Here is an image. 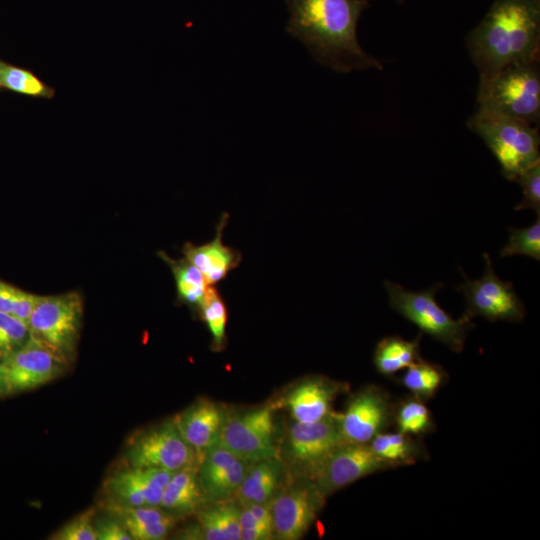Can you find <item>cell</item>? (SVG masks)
<instances>
[{"instance_id": "obj_1", "label": "cell", "mask_w": 540, "mask_h": 540, "mask_svg": "<svg viewBox=\"0 0 540 540\" xmlns=\"http://www.w3.org/2000/svg\"><path fill=\"white\" fill-rule=\"evenodd\" d=\"M286 32L298 39L320 64L340 73L382 70L357 38V24L368 0H285Z\"/></svg>"}, {"instance_id": "obj_2", "label": "cell", "mask_w": 540, "mask_h": 540, "mask_svg": "<svg viewBox=\"0 0 540 540\" xmlns=\"http://www.w3.org/2000/svg\"><path fill=\"white\" fill-rule=\"evenodd\" d=\"M466 43L479 73L477 93L504 68L539 61L540 0H494Z\"/></svg>"}, {"instance_id": "obj_3", "label": "cell", "mask_w": 540, "mask_h": 540, "mask_svg": "<svg viewBox=\"0 0 540 540\" xmlns=\"http://www.w3.org/2000/svg\"><path fill=\"white\" fill-rule=\"evenodd\" d=\"M476 133L497 159L502 175L509 181L540 162L538 127L483 108L468 119Z\"/></svg>"}, {"instance_id": "obj_4", "label": "cell", "mask_w": 540, "mask_h": 540, "mask_svg": "<svg viewBox=\"0 0 540 540\" xmlns=\"http://www.w3.org/2000/svg\"><path fill=\"white\" fill-rule=\"evenodd\" d=\"M384 286L394 311L452 351L463 350L467 333L474 324L462 316L454 319L438 305L435 296L442 284L418 292L390 281H385Z\"/></svg>"}, {"instance_id": "obj_5", "label": "cell", "mask_w": 540, "mask_h": 540, "mask_svg": "<svg viewBox=\"0 0 540 540\" xmlns=\"http://www.w3.org/2000/svg\"><path fill=\"white\" fill-rule=\"evenodd\" d=\"M478 108L494 111L532 126L540 121L539 61L510 65L477 93Z\"/></svg>"}, {"instance_id": "obj_6", "label": "cell", "mask_w": 540, "mask_h": 540, "mask_svg": "<svg viewBox=\"0 0 540 540\" xmlns=\"http://www.w3.org/2000/svg\"><path fill=\"white\" fill-rule=\"evenodd\" d=\"M82 315L77 292L39 296L27 322L29 335L68 364L76 352Z\"/></svg>"}, {"instance_id": "obj_7", "label": "cell", "mask_w": 540, "mask_h": 540, "mask_svg": "<svg viewBox=\"0 0 540 540\" xmlns=\"http://www.w3.org/2000/svg\"><path fill=\"white\" fill-rule=\"evenodd\" d=\"M344 443L337 414L332 412L317 422H295L279 449V457L293 476L313 480L331 454Z\"/></svg>"}, {"instance_id": "obj_8", "label": "cell", "mask_w": 540, "mask_h": 540, "mask_svg": "<svg viewBox=\"0 0 540 540\" xmlns=\"http://www.w3.org/2000/svg\"><path fill=\"white\" fill-rule=\"evenodd\" d=\"M485 271L481 278L471 280L462 271L465 281L457 290L466 300L462 317L472 320L480 316L489 321L520 323L526 309L511 282L501 280L495 273L488 253L483 254Z\"/></svg>"}, {"instance_id": "obj_9", "label": "cell", "mask_w": 540, "mask_h": 540, "mask_svg": "<svg viewBox=\"0 0 540 540\" xmlns=\"http://www.w3.org/2000/svg\"><path fill=\"white\" fill-rule=\"evenodd\" d=\"M294 477L295 480L280 487L270 502L273 538L279 540L301 539L326 499L312 480Z\"/></svg>"}, {"instance_id": "obj_10", "label": "cell", "mask_w": 540, "mask_h": 540, "mask_svg": "<svg viewBox=\"0 0 540 540\" xmlns=\"http://www.w3.org/2000/svg\"><path fill=\"white\" fill-rule=\"evenodd\" d=\"M217 443L249 463L279 456L273 407L263 406L235 415L228 413Z\"/></svg>"}, {"instance_id": "obj_11", "label": "cell", "mask_w": 540, "mask_h": 540, "mask_svg": "<svg viewBox=\"0 0 540 540\" xmlns=\"http://www.w3.org/2000/svg\"><path fill=\"white\" fill-rule=\"evenodd\" d=\"M67 364L29 336L12 354L0 361V397L45 385L59 377Z\"/></svg>"}, {"instance_id": "obj_12", "label": "cell", "mask_w": 540, "mask_h": 540, "mask_svg": "<svg viewBox=\"0 0 540 540\" xmlns=\"http://www.w3.org/2000/svg\"><path fill=\"white\" fill-rule=\"evenodd\" d=\"M125 460L127 466L173 472L198 464L195 451L182 438L172 419L134 438L126 449Z\"/></svg>"}, {"instance_id": "obj_13", "label": "cell", "mask_w": 540, "mask_h": 540, "mask_svg": "<svg viewBox=\"0 0 540 540\" xmlns=\"http://www.w3.org/2000/svg\"><path fill=\"white\" fill-rule=\"evenodd\" d=\"M394 403L389 393L376 385H367L354 393L338 424L345 442L369 443L393 423Z\"/></svg>"}, {"instance_id": "obj_14", "label": "cell", "mask_w": 540, "mask_h": 540, "mask_svg": "<svg viewBox=\"0 0 540 540\" xmlns=\"http://www.w3.org/2000/svg\"><path fill=\"white\" fill-rule=\"evenodd\" d=\"M388 469L393 468L368 443L346 442L331 454L312 481L326 498L367 475Z\"/></svg>"}, {"instance_id": "obj_15", "label": "cell", "mask_w": 540, "mask_h": 540, "mask_svg": "<svg viewBox=\"0 0 540 540\" xmlns=\"http://www.w3.org/2000/svg\"><path fill=\"white\" fill-rule=\"evenodd\" d=\"M252 463L216 443L198 463V480L205 503L235 500Z\"/></svg>"}, {"instance_id": "obj_16", "label": "cell", "mask_w": 540, "mask_h": 540, "mask_svg": "<svg viewBox=\"0 0 540 540\" xmlns=\"http://www.w3.org/2000/svg\"><path fill=\"white\" fill-rule=\"evenodd\" d=\"M173 471L154 467L127 466L106 483L113 503L125 506H160Z\"/></svg>"}, {"instance_id": "obj_17", "label": "cell", "mask_w": 540, "mask_h": 540, "mask_svg": "<svg viewBox=\"0 0 540 540\" xmlns=\"http://www.w3.org/2000/svg\"><path fill=\"white\" fill-rule=\"evenodd\" d=\"M228 412L209 399H199L172 420L182 438L195 451L198 463L219 439Z\"/></svg>"}, {"instance_id": "obj_18", "label": "cell", "mask_w": 540, "mask_h": 540, "mask_svg": "<svg viewBox=\"0 0 540 540\" xmlns=\"http://www.w3.org/2000/svg\"><path fill=\"white\" fill-rule=\"evenodd\" d=\"M345 384L323 376L302 380L284 398V405L295 422L313 423L332 413V402Z\"/></svg>"}, {"instance_id": "obj_19", "label": "cell", "mask_w": 540, "mask_h": 540, "mask_svg": "<svg viewBox=\"0 0 540 540\" xmlns=\"http://www.w3.org/2000/svg\"><path fill=\"white\" fill-rule=\"evenodd\" d=\"M228 219L229 214L224 212L216 225L215 237L210 242L202 245L186 243L182 248L184 257L199 269L208 286H215L225 279L242 260L238 250L223 243Z\"/></svg>"}, {"instance_id": "obj_20", "label": "cell", "mask_w": 540, "mask_h": 540, "mask_svg": "<svg viewBox=\"0 0 540 540\" xmlns=\"http://www.w3.org/2000/svg\"><path fill=\"white\" fill-rule=\"evenodd\" d=\"M240 509L236 500L206 503L195 513L197 522L178 536L190 540H240Z\"/></svg>"}, {"instance_id": "obj_21", "label": "cell", "mask_w": 540, "mask_h": 540, "mask_svg": "<svg viewBox=\"0 0 540 540\" xmlns=\"http://www.w3.org/2000/svg\"><path fill=\"white\" fill-rule=\"evenodd\" d=\"M109 511L124 525L132 540L164 539L177 520L160 506H125L112 502Z\"/></svg>"}, {"instance_id": "obj_22", "label": "cell", "mask_w": 540, "mask_h": 540, "mask_svg": "<svg viewBox=\"0 0 540 540\" xmlns=\"http://www.w3.org/2000/svg\"><path fill=\"white\" fill-rule=\"evenodd\" d=\"M286 466L279 456L254 462L236 494L240 505L270 503L283 484Z\"/></svg>"}, {"instance_id": "obj_23", "label": "cell", "mask_w": 540, "mask_h": 540, "mask_svg": "<svg viewBox=\"0 0 540 540\" xmlns=\"http://www.w3.org/2000/svg\"><path fill=\"white\" fill-rule=\"evenodd\" d=\"M203 504L198 464L174 471L164 489L160 507L178 519L196 513Z\"/></svg>"}, {"instance_id": "obj_24", "label": "cell", "mask_w": 540, "mask_h": 540, "mask_svg": "<svg viewBox=\"0 0 540 540\" xmlns=\"http://www.w3.org/2000/svg\"><path fill=\"white\" fill-rule=\"evenodd\" d=\"M373 452L392 468L416 464L429 459V453L420 437L402 432L377 434L369 443Z\"/></svg>"}, {"instance_id": "obj_25", "label": "cell", "mask_w": 540, "mask_h": 540, "mask_svg": "<svg viewBox=\"0 0 540 540\" xmlns=\"http://www.w3.org/2000/svg\"><path fill=\"white\" fill-rule=\"evenodd\" d=\"M421 333L412 341L400 336L383 337L376 345L373 362L383 376L391 377L421 358Z\"/></svg>"}, {"instance_id": "obj_26", "label": "cell", "mask_w": 540, "mask_h": 540, "mask_svg": "<svg viewBox=\"0 0 540 540\" xmlns=\"http://www.w3.org/2000/svg\"><path fill=\"white\" fill-rule=\"evenodd\" d=\"M160 256L169 265L173 273L179 301L199 314L209 287L202 273L185 257L174 260L165 253H161Z\"/></svg>"}, {"instance_id": "obj_27", "label": "cell", "mask_w": 540, "mask_h": 540, "mask_svg": "<svg viewBox=\"0 0 540 540\" xmlns=\"http://www.w3.org/2000/svg\"><path fill=\"white\" fill-rule=\"evenodd\" d=\"M447 380L448 374L442 366L420 358L406 368L399 383L411 395L426 402L436 395Z\"/></svg>"}, {"instance_id": "obj_28", "label": "cell", "mask_w": 540, "mask_h": 540, "mask_svg": "<svg viewBox=\"0 0 540 540\" xmlns=\"http://www.w3.org/2000/svg\"><path fill=\"white\" fill-rule=\"evenodd\" d=\"M393 423L397 431L420 438L435 430L432 413L424 401L413 395L394 403Z\"/></svg>"}, {"instance_id": "obj_29", "label": "cell", "mask_w": 540, "mask_h": 540, "mask_svg": "<svg viewBox=\"0 0 540 540\" xmlns=\"http://www.w3.org/2000/svg\"><path fill=\"white\" fill-rule=\"evenodd\" d=\"M212 337L213 351H222L226 345L228 311L223 297L215 286H209L199 311Z\"/></svg>"}, {"instance_id": "obj_30", "label": "cell", "mask_w": 540, "mask_h": 540, "mask_svg": "<svg viewBox=\"0 0 540 540\" xmlns=\"http://www.w3.org/2000/svg\"><path fill=\"white\" fill-rule=\"evenodd\" d=\"M0 87L16 93L41 98H52L55 90L29 70L0 61Z\"/></svg>"}, {"instance_id": "obj_31", "label": "cell", "mask_w": 540, "mask_h": 540, "mask_svg": "<svg viewBox=\"0 0 540 540\" xmlns=\"http://www.w3.org/2000/svg\"><path fill=\"white\" fill-rule=\"evenodd\" d=\"M509 238L499 256L525 255L540 260V215L529 227L509 228Z\"/></svg>"}, {"instance_id": "obj_32", "label": "cell", "mask_w": 540, "mask_h": 540, "mask_svg": "<svg viewBox=\"0 0 540 540\" xmlns=\"http://www.w3.org/2000/svg\"><path fill=\"white\" fill-rule=\"evenodd\" d=\"M39 295L25 292L0 280V311L28 322Z\"/></svg>"}, {"instance_id": "obj_33", "label": "cell", "mask_w": 540, "mask_h": 540, "mask_svg": "<svg viewBox=\"0 0 540 540\" xmlns=\"http://www.w3.org/2000/svg\"><path fill=\"white\" fill-rule=\"evenodd\" d=\"M29 336L26 322L0 311V361L20 348Z\"/></svg>"}, {"instance_id": "obj_34", "label": "cell", "mask_w": 540, "mask_h": 540, "mask_svg": "<svg viewBox=\"0 0 540 540\" xmlns=\"http://www.w3.org/2000/svg\"><path fill=\"white\" fill-rule=\"evenodd\" d=\"M95 510L90 508L77 515L54 534L50 539L53 540H96L94 528Z\"/></svg>"}, {"instance_id": "obj_35", "label": "cell", "mask_w": 540, "mask_h": 540, "mask_svg": "<svg viewBox=\"0 0 540 540\" xmlns=\"http://www.w3.org/2000/svg\"><path fill=\"white\" fill-rule=\"evenodd\" d=\"M523 193L515 210L531 209L540 215V162L520 173L515 179Z\"/></svg>"}, {"instance_id": "obj_36", "label": "cell", "mask_w": 540, "mask_h": 540, "mask_svg": "<svg viewBox=\"0 0 540 540\" xmlns=\"http://www.w3.org/2000/svg\"><path fill=\"white\" fill-rule=\"evenodd\" d=\"M96 540H132L124 525L116 518L94 520Z\"/></svg>"}, {"instance_id": "obj_37", "label": "cell", "mask_w": 540, "mask_h": 540, "mask_svg": "<svg viewBox=\"0 0 540 540\" xmlns=\"http://www.w3.org/2000/svg\"><path fill=\"white\" fill-rule=\"evenodd\" d=\"M273 538V529L268 527H255L241 529L240 540H269Z\"/></svg>"}, {"instance_id": "obj_38", "label": "cell", "mask_w": 540, "mask_h": 540, "mask_svg": "<svg viewBox=\"0 0 540 540\" xmlns=\"http://www.w3.org/2000/svg\"><path fill=\"white\" fill-rule=\"evenodd\" d=\"M397 2H398L399 4H401V3L403 2V0H397Z\"/></svg>"}]
</instances>
